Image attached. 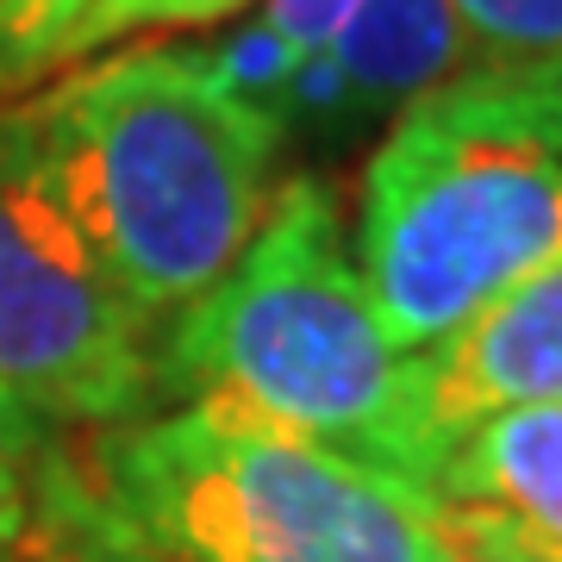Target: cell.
Listing matches in <instances>:
<instances>
[{
	"label": "cell",
	"mask_w": 562,
	"mask_h": 562,
	"mask_svg": "<svg viewBox=\"0 0 562 562\" xmlns=\"http://www.w3.org/2000/svg\"><path fill=\"white\" fill-rule=\"evenodd\" d=\"M419 406L431 450L519 406H562V257L513 281L419 357Z\"/></svg>",
	"instance_id": "obj_8"
},
{
	"label": "cell",
	"mask_w": 562,
	"mask_h": 562,
	"mask_svg": "<svg viewBox=\"0 0 562 562\" xmlns=\"http://www.w3.org/2000/svg\"><path fill=\"white\" fill-rule=\"evenodd\" d=\"M462 69L469 38L450 0H362L338 38L281 81L269 113L288 144L344 150L375 125L387 132L419 94Z\"/></svg>",
	"instance_id": "obj_6"
},
{
	"label": "cell",
	"mask_w": 562,
	"mask_h": 562,
	"mask_svg": "<svg viewBox=\"0 0 562 562\" xmlns=\"http://www.w3.org/2000/svg\"><path fill=\"white\" fill-rule=\"evenodd\" d=\"M157 382L176 401H225L419 494L438 469L419 357H401L382 331L338 188L319 169L281 176L244 257L169 319Z\"/></svg>",
	"instance_id": "obj_2"
},
{
	"label": "cell",
	"mask_w": 562,
	"mask_h": 562,
	"mask_svg": "<svg viewBox=\"0 0 562 562\" xmlns=\"http://www.w3.org/2000/svg\"><path fill=\"white\" fill-rule=\"evenodd\" d=\"M25 562H157L81 475V457L44 450L38 487H32V531H25ZM13 550V557H20Z\"/></svg>",
	"instance_id": "obj_9"
},
{
	"label": "cell",
	"mask_w": 562,
	"mask_h": 562,
	"mask_svg": "<svg viewBox=\"0 0 562 562\" xmlns=\"http://www.w3.org/2000/svg\"><path fill=\"white\" fill-rule=\"evenodd\" d=\"M244 7L250 0H88L69 44H63V63L106 57L113 44H132L144 32H194V25L232 20Z\"/></svg>",
	"instance_id": "obj_13"
},
{
	"label": "cell",
	"mask_w": 562,
	"mask_h": 562,
	"mask_svg": "<svg viewBox=\"0 0 562 562\" xmlns=\"http://www.w3.org/2000/svg\"><path fill=\"white\" fill-rule=\"evenodd\" d=\"M475 63H562V0H450Z\"/></svg>",
	"instance_id": "obj_11"
},
{
	"label": "cell",
	"mask_w": 562,
	"mask_h": 562,
	"mask_svg": "<svg viewBox=\"0 0 562 562\" xmlns=\"http://www.w3.org/2000/svg\"><path fill=\"white\" fill-rule=\"evenodd\" d=\"M0 394L38 425H132L162 401L157 325L44 176L20 106H0Z\"/></svg>",
	"instance_id": "obj_5"
},
{
	"label": "cell",
	"mask_w": 562,
	"mask_h": 562,
	"mask_svg": "<svg viewBox=\"0 0 562 562\" xmlns=\"http://www.w3.org/2000/svg\"><path fill=\"white\" fill-rule=\"evenodd\" d=\"M431 562H462V557H457V550H438V557H431Z\"/></svg>",
	"instance_id": "obj_15"
},
{
	"label": "cell",
	"mask_w": 562,
	"mask_h": 562,
	"mask_svg": "<svg viewBox=\"0 0 562 562\" xmlns=\"http://www.w3.org/2000/svg\"><path fill=\"white\" fill-rule=\"evenodd\" d=\"M425 513L462 562H562V406L469 425L431 469Z\"/></svg>",
	"instance_id": "obj_7"
},
{
	"label": "cell",
	"mask_w": 562,
	"mask_h": 562,
	"mask_svg": "<svg viewBox=\"0 0 562 562\" xmlns=\"http://www.w3.org/2000/svg\"><path fill=\"white\" fill-rule=\"evenodd\" d=\"M44 431L25 406H13L0 394V562L13 557L32 531V487H38V462H44Z\"/></svg>",
	"instance_id": "obj_14"
},
{
	"label": "cell",
	"mask_w": 562,
	"mask_h": 562,
	"mask_svg": "<svg viewBox=\"0 0 562 562\" xmlns=\"http://www.w3.org/2000/svg\"><path fill=\"white\" fill-rule=\"evenodd\" d=\"M357 269L401 357H425L562 257V63H469L362 162Z\"/></svg>",
	"instance_id": "obj_3"
},
{
	"label": "cell",
	"mask_w": 562,
	"mask_h": 562,
	"mask_svg": "<svg viewBox=\"0 0 562 562\" xmlns=\"http://www.w3.org/2000/svg\"><path fill=\"white\" fill-rule=\"evenodd\" d=\"M81 475L157 562H431L419 487L225 401L113 425Z\"/></svg>",
	"instance_id": "obj_4"
},
{
	"label": "cell",
	"mask_w": 562,
	"mask_h": 562,
	"mask_svg": "<svg viewBox=\"0 0 562 562\" xmlns=\"http://www.w3.org/2000/svg\"><path fill=\"white\" fill-rule=\"evenodd\" d=\"M88 0H0V106L32 94L50 69H63V44Z\"/></svg>",
	"instance_id": "obj_12"
},
{
	"label": "cell",
	"mask_w": 562,
	"mask_h": 562,
	"mask_svg": "<svg viewBox=\"0 0 562 562\" xmlns=\"http://www.w3.org/2000/svg\"><path fill=\"white\" fill-rule=\"evenodd\" d=\"M13 106L88 250L157 331L244 257L281 188V120L213 50H113Z\"/></svg>",
	"instance_id": "obj_1"
},
{
	"label": "cell",
	"mask_w": 562,
	"mask_h": 562,
	"mask_svg": "<svg viewBox=\"0 0 562 562\" xmlns=\"http://www.w3.org/2000/svg\"><path fill=\"white\" fill-rule=\"evenodd\" d=\"M362 0H262V13L225 44H213V57L225 63V76L238 81L250 101H276L281 81L301 63H313L325 44L338 38Z\"/></svg>",
	"instance_id": "obj_10"
}]
</instances>
